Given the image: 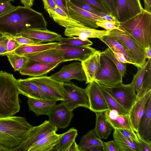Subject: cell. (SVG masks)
Masks as SVG:
<instances>
[{
  "instance_id": "1",
  "label": "cell",
  "mask_w": 151,
  "mask_h": 151,
  "mask_svg": "<svg viewBox=\"0 0 151 151\" xmlns=\"http://www.w3.org/2000/svg\"><path fill=\"white\" fill-rule=\"evenodd\" d=\"M47 25L42 14L31 7L18 6L0 17V32L9 37H16L29 29H45Z\"/></svg>"
},
{
  "instance_id": "2",
  "label": "cell",
  "mask_w": 151,
  "mask_h": 151,
  "mask_svg": "<svg viewBox=\"0 0 151 151\" xmlns=\"http://www.w3.org/2000/svg\"><path fill=\"white\" fill-rule=\"evenodd\" d=\"M33 127L24 117L0 118V145L11 151L27 138Z\"/></svg>"
},
{
  "instance_id": "3",
  "label": "cell",
  "mask_w": 151,
  "mask_h": 151,
  "mask_svg": "<svg viewBox=\"0 0 151 151\" xmlns=\"http://www.w3.org/2000/svg\"><path fill=\"white\" fill-rule=\"evenodd\" d=\"M19 94L13 75L0 71V118L14 116L19 111Z\"/></svg>"
},
{
  "instance_id": "4",
  "label": "cell",
  "mask_w": 151,
  "mask_h": 151,
  "mask_svg": "<svg viewBox=\"0 0 151 151\" xmlns=\"http://www.w3.org/2000/svg\"><path fill=\"white\" fill-rule=\"evenodd\" d=\"M119 27L144 48L151 46V13L144 9Z\"/></svg>"
},
{
  "instance_id": "5",
  "label": "cell",
  "mask_w": 151,
  "mask_h": 151,
  "mask_svg": "<svg viewBox=\"0 0 151 151\" xmlns=\"http://www.w3.org/2000/svg\"><path fill=\"white\" fill-rule=\"evenodd\" d=\"M100 62V67L96 73L94 81L108 86L122 83L123 77L116 65L102 52Z\"/></svg>"
},
{
  "instance_id": "6",
  "label": "cell",
  "mask_w": 151,
  "mask_h": 151,
  "mask_svg": "<svg viewBox=\"0 0 151 151\" xmlns=\"http://www.w3.org/2000/svg\"><path fill=\"white\" fill-rule=\"evenodd\" d=\"M109 36L113 38L129 51L137 67H142L146 60L145 48L123 30L114 29L109 31Z\"/></svg>"
},
{
  "instance_id": "7",
  "label": "cell",
  "mask_w": 151,
  "mask_h": 151,
  "mask_svg": "<svg viewBox=\"0 0 151 151\" xmlns=\"http://www.w3.org/2000/svg\"><path fill=\"white\" fill-rule=\"evenodd\" d=\"M64 100L61 101L69 110L73 111L79 107L89 109L90 105L86 88L70 82L63 83Z\"/></svg>"
},
{
  "instance_id": "8",
  "label": "cell",
  "mask_w": 151,
  "mask_h": 151,
  "mask_svg": "<svg viewBox=\"0 0 151 151\" xmlns=\"http://www.w3.org/2000/svg\"><path fill=\"white\" fill-rule=\"evenodd\" d=\"M99 84L125 110H130L137 98L134 87L131 83L124 84L120 83L110 86Z\"/></svg>"
},
{
  "instance_id": "9",
  "label": "cell",
  "mask_w": 151,
  "mask_h": 151,
  "mask_svg": "<svg viewBox=\"0 0 151 151\" xmlns=\"http://www.w3.org/2000/svg\"><path fill=\"white\" fill-rule=\"evenodd\" d=\"M58 129L48 120H45L41 124L33 127L27 138L11 151H29L35 143L46 136L56 133Z\"/></svg>"
},
{
  "instance_id": "10",
  "label": "cell",
  "mask_w": 151,
  "mask_h": 151,
  "mask_svg": "<svg viewBox=\"0 0 151 151\" xmlns=\"http://www.w3.org/2000/svg\"><path fill=\"white\" fill-rule=\"evenodd\" d=\"M29 78L40 88L49 101H57L64 100L63 83L46 76Z\"/></svg>"
},
{
  "instance_id": "11",
  "label": "cell",
  "mask_w": 151,
  "mask_h": 151,
  "mask_svg": "<svg viewBox=\"0 0 151 151\" xmlns=\"http://www.w3.org/2000/svg\"><path fill=\"white\" fill-rule=\"evenodd\" d=\"M56 49L59 51L63 62L71 60L82 62L97 51L89 46H77L60 44Z\"/></svg>"
},
{
  "instance_id": "12",
  "label": "cell",
  "mask_w": 151,
  "mask_h": 151,
  "mask_svg": "<svg viewBox=\"0 0 151 151\" xmlns=\"http://www.w3.org/2000/svg\"><path fill=\"white\" fill-rule=\"evenodd\" d=\"M137 67V73L131 83L137 92V98H138L151 90V59L146 61L142 67Z\"/></svg>"
},
{
  "instance_id": "13",
  "label": "cell",
  "mask_w": 151,
  "mask_h": 151,
  "mask_svg": "<svg viewBox=\"0 0 151 151\" xmlns=\"http://www.w3.org/2000/svg\"><path fill=\"white\" fill-rule=\"evenodd\" d=\"M50 77L59 82L70 83L72 79L86 81V77L81 63L75 62L63 66L60 70Z\"/></svg>"
},
{
  "instance_id": "14",
  "label": "cell",
  "mask_w": 151,
  "mask_h": 151,
  "mask_svg": "<svg viewBox=\"0 0 151 151\" xmlns=\"http://www.w3.org/2000/svg\"><path fill=\"white\" fill-rule=\"evenodd\" d=\"M88 83L85 88L89 101V109L95 113L110 110L99 84L95 81Z\"/></svg>"
},
{
  "instance_id": "15",
  "label": "cell",
  "mask_w": 151,
  "mask_h": 151,
  "mask_svg": "<svg viewBox=\"0 0 151 151\" xmlns=\"http://www.w3.org/2000/svg\"><path fill=\"white\" fill-rule=\"evenodd\" d=\"M116 17L119 22H124L141 12L144 9L140 0H116Z\"/></svg>"
},
{
  "instance_id": "16",
  "label": "cell",
  "mask_w": 151,
  "mask_h": 151,
  "mask_svg": "<svg viewBox=\"0 0 151 151\" xmlns=\"http://www.w3.org/2000/svg\"><path fill=\"white\" fill-rule=\"evenodd\" d=\"M47 115L49 121L58 129L67 127L74 116L73 111L69 109L62 103L56 104L50 109Z\"/></svg>"
},
{
  "instance_id": "17",
  "label": "cell",
  "mask_w": 151,
  "mask_h": 151,
  "mask_svg": "<svg viewBox=\"0 0 151 151\" xmlns=\"http://www.w3.org/2000/svg\"><path fill=\"white\" fill-rule=\"evenodd\" d=\"M69 15L72 18L79 22L86 27L93 29L99 27L96 22L102 18L81 9L67 0Z\"/></svg>"
},
{
  "instance_id": "18",
  "label": "cell",
  "mask_w": 151,
  "mask_h": 151,
  "mask_svg": "<svg viewBox=\"0 0 151 151\" xmlns=\"http://www.w3.org/2000/svg\"><path fill=\"white\" fill-rule=\"evenodd\" d=\"M151 95V90L141 97L137 98L131 109L129 111L130 120L135 132L137 133L139 124L142 118L145 114L147 101Z\"/></svg>"
},
{
  "instance_id": "19",
  "label": "cell",
  "mask_w": 151,
  "mask_h": 151,
  "mask_svg": "<svg viewBox=\"0 0 151 151\" xmlns=\"http://www.w3.org/2000/svg\"><path fill=\"white\" fill-rule=\"evenodd\" d=\"M16 36H22L29 39L38 44L54 41H59L61 36L47 29H33L27 30Z\"/></svg>"
},
{
  "instance_id": "20",
  "label": "cell",
  "mask_w": 151,
  "mask_h": 151,
  "mask_svg": "<svg viewBox=\"0 0 151 151\" xmlns=\"http://www.w3.org/2000/svg\"><path fill=\"white\" fill-rule=\"evenodd\" d=\"M59 64L58 63H46L29 60L19 72L22 75L33 77L42 76L47 74Z\"/></svg>"
},
{
  "instance_id": "21",
  "label": "cell",
  "mask_w": 151,
  "mask_h": 151,
  "mask_svg": "<svg viewBox=\"0 0 151 151\" xmlns=\"http://www.w3.org/2000/svg\"><path fill=\"white\" fill-rule=\"evenodd\" d=\"M17 87L20 94L28 98L49 101L40 88L29 78L17 80Z\"/></svg>"
},
{
  "instance_id": "22",
  "label": "cell",
  "mask_w": 151,
  "mask_h": 151,
  "mask_svg": "<svg viewBox=\"0 0 151 151\" xmlns=\"http://www.w3.org/2000/svg\"><path fill=\"white\" fill-rule=\"evenodd\" d=\"M109 31L99 30L86 26L82 27H73L65 28L64 31L65 36L70 37L77 36L82 40L88 38H98L100 39L107 35Z\"/></svg>"
},
{
  "instance_id": "23",
  "label": "cell",
  "mask_w": 151,
  "mask_h": 151,
  "mask_svg": "<svg viewBox=\"0 0 151 151\" xmlns=\"http://www.w3.org/2000/svg\"><path fill=\"white\" fill-rule=\"evenodd\" d=\"M136 134L138 137L151 144V95L147 102L145 114L141 118Z\"/></svg>"
},
{
  "instance_id": "24",
  "label": "cell",
  "mask_w": 151,
  "mask_h": 151,
  "mask_svg": "<svg viewBox=\"0 0 151 151\" xmlns=\"http://www.w3.org/2000/svg\"><path fill=\"white\" fill-rule=\"evenodd\" d=\"M101 52L97 50L87 59L81 62L86 77V83L94 81L96 73L100 67Z\"/></svg>"
},
{
  "instance_id": "25",
  "label": "cell",
  "mask_w": 151,
  "mask_h": 151,
  "mask_svg": "<svg viewBox=\"0 0 151 151\" xmlns=\"http://www.w3.org/2000/svg\"><path fill=\"white\" fill-rule=\"evenodd\" d=\"M25 56L29 60L46 63L59 64L63 62V58L56 48Z\"/></svg>"
},
{
  "instance_id": "26",
  "label": "cell",
  "mask_w": 151,
  "mask_h": 151,
  "mask_svg": "<svg viewBox=\"0 0 151 151\" xmlns=\"http://www.w3.org/2000/svg\"><path fill=\"white\" fill-rule=\"evenodd\" d=\"M47 13L54 21L65 28L86 26L72 18L57 5L55 10H51Z\"/></svg>"
},
{
  "instance_id": "27",
  "label": "cell",
  "mask_w": 151,
  "mask_h": 151,
  "mask_svg": "<svg viewBox=\"0 0 151 151\" xmlns=\"http://www.w3.org/2000/svg\"><path fill=\"white\" fill-rule=\"evenodd\" d=\"M60 44L59 42L24 45H20L12 52L21 55H26L39 52L46 50L57 47Z\"/></svg>"
},
{
  "instance_id": "28",
  "label": "cell",
  "mask_w": 151,
  "mask_h": 151,
  "mask_svg": "<svg viewBox=\"0 0 151 151\" xmlns=\"http://www.w3.org/2000/svg\"><path fill=\"white\" fill-rule=\"evenodd\" d=\"M27 104L29 110L34 112L37 116L48 115L57 101H48L28 97Z\"/></svg>"
},
{
  "instance_id": "29",
  "label": "cell",
  "mask_w": 151,
  "mask_h": 151,
  "mask_svg": "<svg viewBox=\"0 0 151 151\" xmlns=\"http://www.w3.org/2000/svg\"><path fill=\"white\" fill-rule=\"evenodd\" d=\"M96 114L95 133L100 138L106 139L114 129L106 121L103 112H96Z\"/></svg>"
},
{
  "instance_id": "30",
  "label": "cell",
  "mask_w": 151,
  "mask_h": 151,
  "mask_svg": "<svg viewBox=\"0 0 151 151\" xmlns=\"http://www.w3.org/2000/svg\"><path fill=\"white\" fill-rule=\"evenodd\" d=\"M106 45L113 52L123 54L127 60L137 67L132 56L128 50L123 45L113 37L106 35L99 39Z\"/></svg>"
},
{
  "instance_id": "31",
  "label": "cell",
  "mask_w": 151,
  "mask_h": 151,
  "mask_svg": "<svg viewBox=\"0 0 151 151\" xmlns=\"http://www.w3.org/2000/svg\"><path fill=\"white\" fill-rule=\"evenodd\" d=\"M61 135L55 133L46 136L34 145L29 151H52Z\"/></svg>"
},
{
  "instance_id": "32",
  "label": "cell",
  "mask_w": 151,
  "mask_h": 151,
  "mask_svg": "<svg viewBox=\"0 0 151 151\" xmlns=\"http://www.w3.org/2000/svg\"><path fill=\"white\" fill-rule=\"evenodd\" d=\"M78 135L77 130L72 128L61 134L58 142L52 151H67L72 142L75 140Z\"/></svg>"
},
{
  "instance_id": "33",
  "label": "cell",
  "mask_w": 151,
  "mask_h": 151,
  "mask_svg": "<svg viewBox=\"0 0 151 151\" xmlns=\"http://www.w3.org/2000/svg\"><path fill=\"white\" fill-rule=\"evenodd\" d=\"M114 129L113 138L119 151H139L134 143L125 137L117 129Z\"/></svg>"
},
{
  "instance_id": "34",
  "label": "cell",
  "mask_w": 151,
  "mask_h": 151,
  "mask_svg": "<svg viewBox=\"0 0 151 151\" xmlns=\"http://www.w3.org/2000/svg\"><path fill=\"white\" fill-rule=\"evenodd\" d=\"M78 145L80 151H84L92 147L103 146V141L97 137L93 129L82 137Z\"/></svg>"
},
{
  "instance_id": "35",
  "label": "cell",
  "mask_w": 151,
  "mask_h": 151,
  "mask_svg": "<svg viewBox=\"0 0 151 151\" xmlns=\"http://www.w3.org/2000/svg\"><path fill=\"white\" fill-rule=\"evenodd\" d=\"M106 119L114 129H126L134 130L130 120L128 114L124 115L119 114L114 119Z\"/></svg>"
},
{
  "instance_id": "36",
  "label": "cell",
  "mask_w": 151,
  "mask_h": 151,
  "mask_svg": "<svg viewBox=\"0 0 151 151\" xmlns=\"http://www.w3.org/2000/svg\"><path fill=\"white\" fill-rule=\"evenodd\" d=\"M6 55L15 71H19L25 65L29 59L25 55H21L13 52L8 53Z\"/></svg>"
},
{
  "instance_id": "37",
  "label": "cell",
  "mask_w": 151,
  "mask_h": 151,
  "mask_svg": "<svg viewBox=\"0 0 151 151\" xmlns=\"http://www.w3.org/2000/svg\"><path fill=\"white\" fill-rule=\"evenodd\" d=\"M99 85L110 110H116L120 114H128L129 111L123 108L112 96Z\"/></svg>"
},
{
  "instance_id": "38",
  "label": "cell",
  "mask_w": 151,
  "mask_h": 151,
  "mask_svg": "<svg viewBox=\"0 0 151 151\" xmlns=\"http://www.w3.org/2000/svg\"><path fill=\"white\" fill-rule=\"evenodd\" d=\"M59 41L60 44H66L77 46H89L93 44V42L88 39L82 40L78 37L72 36L69 38L62 37Z\"/></svg>"
},
{
  "instance_id": "39",
  "label": "cell",
  "mask_w": 151,
  "mask_h": 151,
  "mask_svg": "<svg viewBox=\"0 0 151 151\" xmlns=\"http://www.w3.org/2000/svg\"><path fill=\"white\" fill-rule=\"evenodd\" d=\"M113 62L119 71L122 77H124L126 70V64L119 61L115 56L113 52L109 48L102 52Z\"/></svg>"
},
{
  "instance_id": "40",
  "label": "cell",
  "mask_w": 151,
  "mask_h": 151,
  "mask_svg": "<svg viewBox=\"0 0 151 151\" xmlns=\"http://www.w3.org/2000/svg\"><path fill=\"white\" fill-rule=\"evenodd\" d=\"M98 27L109 31L114 29L122 30L119 27V22L118 21H111L104 19L98 20L96 22Z\"/></svg>"
},
{
  "instance_id": "41",
  "label": "cell",
  "mask_w": 151,
  "mask_h": 151,
  "mask_svg": "<svg viewBox=\"0 0 151 151\" xmlns=\"http://www.w3.org/2000/svg\"><path fill=\"white\" fill-rule=\"evenodd\" d=\"M69 0L73 4L77 7L98 16L102 12L84 2L77 0Z\"/></svg>"
},
{
  "instance_id": "42",
  "label": "cell",
  "mask_w": 151,
  "mask_h": 151,
  "mask_svg": "<svg viewBox=\"0 0 151 151\" xmlns=\"http://www.w3.org/2000/svg\"><path fill=\"white\" fill-rule=\"evenodd\" d=\"M77 0L86 3L105 14H111L104 6L101 0Z\"/></svg>"
},
{
  "instance_id": "43",
  "label": "cell",
  "mask_w": 151,
  "mask_h": 151,
  "mask_svg": "<svg viewBox=\"0 0 151 151\" xmlns=\"http://www.w3.org/2000/svg\"><path fill=\"white\" fill-rule=\"evenodd\" d=\"M17 8L12 5L10 1L0 0V17L7 14Z\"/></svg>"
},
{
  "instance_id": "44",
  "label": "cell",
  "mask_w": 151,
  "mask_h": 151,
  "mask_svg": "<svg viewBox=\"0 0 151 151\" xmlns=\"http://www.w3.org/2000/svg\"><path fill=\"white\" fill-rule=\"evenodd\" d=\"M117 129L125 137L133 142L134 144L139 142V139L134 130L126 129Z\"/></svg>"
},
{
  "instance_id": "45",
  "label": "cell",
  "mask_w": 151,
  "mask_h": 151,
  "mask_svg": "<svg viewBox=\"0 0 151 151\" xmlns=\"http://www.w3.org/2000/svg\"><path fill=\"white\" fill-rule=\"evenodd\" d=\"M105 7L116 17V0H101Z\"/></svg>"
},
{
  "instance_id": "46",
  "label": "cell",
  "mask_w": 151,
  "mask_h": 151,
  "mask_svg": "<svg viewBox=\"0 0 151 151\" xmlns=\"http://www.w3.org/2000/svg\"><path fill=\"white\" fill-rule=\"evenodd\" d=\"M21 45L11 37L8 36L6 47L8 53L12 52Z\"/></svg>"
},
{
  "instance_id": "47",
  "label": "cell",
  "mask_w": 151,
  "mask_h": 151,
  "mask_svg": "<svg viewBox=\"0 0 151 151\" xmlns=\"http://www.w3.org/2000/svg\"><path fill=\"white\" fill-rule=\"evenodd\" d=\"M138 137V136H137ZM139 142L135 144L139 151H151V144L147 143L138 137Z\"/></svg>"
},
{
  "instance_id": "48",
  "label": "cell",
  "mask_w": 151,
  "mask_h": 151,
  "mask_svg": "<svg viewBox=\"0 0 151 151\" xmlns=\"http://www.w3.org/2000/svg\"><path fill=\"white\" fill-rule=\"evenodd\" d=\"M103 146L104 151H119L117 145L113 140L107 142H103Z\"/></svg>"
},
{
  "instance_id": "49",
  "label": "cell",
  "mask_w": 151,
  "mask_h": 151,
  "mask_svg": "<svg viewBox=\"0 0 151 151\" xmlns=\"http://www.w3.org/2000/svg\"><path fill=\"white\" fill-rule=\"evenodd\" d=\"M21 45L38 44L27 38L22 36L12 37Z\"/></svg>"
},
{
  "instance_id": "50",
  "label": "cell",
  "mask_w": 151,
  "mask_h": 151,
  "mask_svg": "<svg viewBox=\"0 0 151 151\" xmlns=\"http://www.w3.org/2000/svg\"><path fill=\"white\" fill-rule=\"evenodd\" d=\"M44 9L48 12L51 10H55L56 4L53 0H42Z\"/></svg>"
},
{
  "instance_id": "51",
  "label": "cell",
  "mask_w": 151,
  "mask_h": 151,
  "mask_svg": "<svg viewBox=\"0 0 151 151\" xmlns=\"http://www.w3.org/2000/svg\"><path fill=\"white\" fill-rule=\"evenodd\" d=\"M56 5L69 15L67 7V0H53Z\"/></svg>"
},
{
  "instance_id": "52",
  "label": "cell",
  "mask_w": 151,
  "mask_h": 151,
  "mask_svg": "<svg viewBox=\"0 0 151 151\" xmlns=\"http://www.w3.org/2000/svg\"><path fill=\"white\" fill-rule=\"evenodd\" d=\"M8 36L4 40L0 41V55H5L8 53L6 47Z\"/></svg>"
},
{
  "instance_id": "53",
  "label": "cell",
  "mask_w": 151,
  "mask_h": 151,
  "mask_svg": "<svg viewBox=\"0 0 151 151\" xmlns=\"http://www.w3.org/2000/svg\"><path fill=\"white\" fill-rule=\"evenodd\" d=\"M113 52L115 56L120 62L124 63H127L132 64L131 63L127 60L124 55L122 53L120 52Z\"/></svg>"
},
{
  "instance_id": "54",
  "label": "cell",
  "mask_w": 151,
  "mask_h": 151,
  "mask_svg": "<svg viewBox=\"0 0 151 151\" xmlns=\"http://www.w3.org/2000/svg\"><path fill=\"white\" fill-rule=\"evenodd\" d=\"M99 16L102 18L103 19L111 21H118L116 17L111 14H106L102 12Z\"/></svg>"
},
{
  "instance_id": "55",
  "label": "cell",
  "mask_w": 151,
  "mask_h": 151,
  "mask_svg": "<svg viewBox=\"0 0 151 151\" xmlns=\"http://www.w3.org/2000/svg\"><path fill=\"white\" fill-rule=\"evenodd\" d=\"M84 151H104L103 146H96L89 147Z\"/></svg>"
},
{
  "instance_id": "56",
  "label": "cell",
  "mask_w": 151,
  "mask_h": 151,
  "mask_svg": "<svg viewBox=\"0 0 151 151\" xmlns=\"http://www.w3.org/2000/svg\"><path fill=\"white\" fill-rule=\"evenodd\" d=\"M67 151H80L78 145L75 140L72 142Z\"/></svg>"
},
{
  "instance_id": "57",
  "label": "cell",
  "mask_w": 151,
  "mask_h": 151,
  "mask_svg": "<svg viewBox=\"0 0 151 151\" xmlns=\"http://www.w3.org/2000/svg\"><path fill=\"white\" fill-rule=\"evenodd\" d=\"M144 3V10L151 13V0H143Z\"/></svg>"
},
{
  "instance_id": "58",
  "label": "cell",
  "mask_w": 151,
  "mask_h": 151,
  "mask_svg": "<svg viewBox=\"0 0 151 151\" xmlns=\"http://www.w3.org/2000/svg\"><path fill=\"white\" fill-rule=\"evenodd\" d=\"M34 0H21V3L24 6L27 7H31L33 4Z\"/></svg>"
},
{
  "instance_id": "59",
  "label": "cell",
  "mask_w": 151,
  "mask_h": 151,
  "mask_svg": "<svg viewBox=\"0 0 151 151\" xmlns=\"http://www.w3.org/2000/svg\"><path fill=\"white\" fill-rule=\"evenodd\" d=\"M145 53L146 58L151 59V46L145 48Z\"/></svg>"
},
{
  "instance_id": "60",
  "label": "cell",
  "mask_w": 151,
  "mask_h": 151,
  "mask_svg": "<svg viewBox=\"0 0 151 151\" xmlns=\"http://www.w3.org/2000/svg\"><path fill=\"white\" fill-rule=\"evenodd\" d=\"M7 37V36L0 32V41L4 40Z\"/></svg>"
},
{
  "instance_id": "61",
  "label": "cell",
  "mask_w": 151,
  "mask_h": 151,
  "mask_svg": "<svg viewBox=\"0 0 151 151\" xmlns=\"http://www.w3.org/2000/svg\"><path fill=\"white\" fill-rule=\"evenodd\" d=\"M0 151H9L6 147L0 145Z\"/></svg>"
},
{
  "instance_id": "62",
  "label": "cell",
  "mask_w": 151,
  "mask_h": 151,
  "mask_svg": "<svg viewBox=\"0 0 151 151\" xmlns=\"http://www.w3.org/2000/svg\"><path fill=\"white\" fill-rule=\"evenodd\" d=\"M7 0V1H13V2H14V0Z\"/></svg>"
}]
</instances>
